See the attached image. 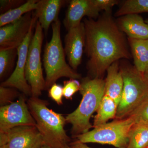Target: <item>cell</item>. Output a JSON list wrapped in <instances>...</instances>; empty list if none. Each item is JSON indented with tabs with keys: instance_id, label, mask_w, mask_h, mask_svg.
Segmentation results:
<instances>
[{
	"instance_id": "1f68e13d",
	"label": "cell",
	"mask_w": 148,
	"mask_h": 148,
	"mask_svg": "<svg viewBox=\"0 0 148 148\" xmlns=\"http://www.w3.org/2000/svg\"><path fill=\"white\" fill-rule=\"evenodd\" d=\"M61 148H72L71 146H69L68 145H67L64 146V147H63Z\"/></svg>"
},
{
	"instance_id": "7c38bea8",
	"label": "cell",
	"mask_w": 148,
	"mask_h": 148,
	"mask_svg": "<svg viewBox=\"0 0 148 148\" xmlns=\"http://www.w3.org/2000/svg\"><path fill=\"white\" fill-rule=\"evenodd\" d=\"M64 42V51L69 65L76 71L81 63L85 47L86 32L83 22L68 31Z\"/></svg>"
},
{
	"instance_id": "4316f807",
	"label": "cell",
	"mask_w": 148,
	"mask_h": 148,
	"mask_svg": "<svg viewBox=\"0 0 148 148\" xmlns=\"http://www.w3.org/2000/svg\"><path fill=\"white\" fill-rule=\"evenodd\" d=\"M92 1L99 12L105 10L106 13H110L112 8L119 3L117 0H92Z\"/></svg>"
},
{
	"instance_id": "cb8c5ba5",
	"label": "cell",
	"mask_w": 148,
	"mask_h": 148,
	"mask_svg": "<svg viewBox=\"0 0 148 148\" xmlns=\"http://www.w3.org/2000/svg\"><path fill=\"white\" fill-rule=\"evenodd\" d=\"M81 83L76 79H70L64 82L63 95L66 99H71L73 95L79 91Z\"/></svg>"
},
{
	"instance_id": "9c48e42d",
	"label": "cell",
	"mask_w": 148,
	"mask_h": 148,
	"mask_svg": "<svg viewBox=\"0 0 148 148\" xmlns=\"http://www.w3.org/2000/svg\"><path fill=\"white\" fill-rule=\"evenodd\" d=\"M44 144L36 126H17L0 133V148H41Z\"/></svg>"
},
{
	"instance_id": "9a60e30c",
	"label": "cell",
	"mask_w": 148,
	"mask_h": 148,
	"mask_svg": "<svg viewBox=\"0 0 148 148\" xmlns=\"http://www.w3.org/2000/svg\"><path fill=\"white\" fill-rule=\"evenodd\" d=\"M120 30L128 38L148 39V25L138 14H128L121 16L117 22Z\"/></svg>"
},
{
	"instance_id": "e0dca14e",
	"label": "cell",
	"mask_w": 148,
	"mask_h": 148,
	"mask_svg": "<svg viewBox=\"0 0 148 148\" xmlns=\"http://www.w3.org/2000/svg\"><path fill=\"white\" fill-rule=\"evenodd\" d=\"M135 67L138 71L144 73L148 67V39L128 38Z\"/></svg>"
},
{
	"instance_id": "52a82bcc",
	"label": "cell",
	"mask_w": 148,
	"mask_h": 148,
	"mask_svg": "<svg viewBox=\"0 0 148 148\" xmlns=\"http://www.w3.org/2000/svg\"><path fill=\"white\" fill-rule=\"evenodd\" d=\"M43 40V29L37 21L35 33L30 45L27 55L25 76L32 90V96L39 98L45 90V80L43 75L41 53Z\"/></svg>"
},
{
	"instance_id": "2e32d148",
	"label": "cell",
	"mask_w": 148,
	"mask_h": 148,
	"mask_svg": "<svg viewBox=\"0 0 148 148\" xmlns=\"http://www.w3.org/2000/svg\"><path fill=\"white\" fill-rule=\"evenodd\" d=\"M107 76L105 80V95L114 100L118 106L123 87V79L118 61L114 62L107 71Z\"/></svg>"
},
{
	"instance_id": "8992f818",
	"label": "cell",
	"mask_w": 148,
	"mask_h": 148,
	"mask_svg": "<svg viewBox=\"0 0 148 148\" xmlns=\"http://www.w3.org/2000/svg\"><path fill=\"white\" fill-rule=\"evenodd\" d=\"M135 122L132 116L117 119L76 136L80 143L109 145L118 148H127L130 134Z\"/></svg>"
},
{
	"instance_id": "3957f363",
	"label": "cell",
	"mask_w": 148,
	"mask_h": 148,
	"mask_svg": "<svg viewBox=\"0 0 148 148\" xmlns=\"http://www.w3.org/2000/svg\"><path fill=\"white\" fill-rule=\"evenodd\" d=\"M27 103L45 144L51 148L68 145L70 138L64 129L66 117L48 108L47 102L39 98L31 97Z\"/></svg>"
},
{
	"instance_id": "7a4b0ae2",
	"label": "cell",
	"mask_w": 148,
	"mask_h": 148,
	"mask_svg": "<svg viewBox=\"0 0 148 148\" xmlns=\"http://www.w3.org/2000/svg\"><path fill=\"white\" fill-rule=\"evenodd\" d=\"M105 80L103 79H83L80 93L82 99L79 106L66 117V123L72 125V134L75 137L86 133L93 127L90 117L97 112L105 95Z\"/></svg>"
},
{
	"instance_id": "d6a6232c",
	"label": "cell",
	"mask_w": 148,
	"mask_h": 148,
	"mask_svg": "<svg viewBox=\"0 0 148 148\" xmlns=\"http://www.w3.org/2000/svg\"><path fill=\"white\" fill-rule=\"evenodd\" d=\"M146 23H147V24L148 25V20H146L145 21Z\"/></svg>"
},
{
	"instance_id": "83f0119b",
	"label": "cell",
	"mask_w": 148,
	"mask_h": 148,
	"mask_svg": "<svg viewBox=\"0 0 148 148\" xmlns=\"http://www.w3.org/2000/svg\"><path fill=\"white\" fill-rule=\"evenodd\" d=\"M0 10L2 14L16 8L26 2L21 0H1L0 1Z\"/></svg>"
},
{
	"instance_id": "ffe728a7",
	"label": "cell",
	"mask_w": 148,
	"mask_h": 148,
	"mask_svg": "<svg viewBox=\"0 0 148 148\" xmlns=\"http://www.w3.org/2000/svg\"><path fill=\"white\" fill-rule=\"evenodd\" d=\"M17 54V48L0 49V78L1 80L12 71Z\"/></svg>"
},
{
	"instance_id": "6da1fadb",
	"label": "cell",
	"mask_w": 148,
	"mask_h": 148,
	"mask_svg": "<svg viewBox=\"0 0 148 148\" xmlns=\"http://www.w3.org/2000/svg\"><path fill=\"white\" fill-rule=\"evenodd\" d=\"M110 14L106 13L97 20L90 18L84 20L85 51L91 78L102 79L112 64L121 58H130L123 33Z\"/></svg>"
},
{
	"instance_id": "277c9868",
	"label": "cell",
	"mask_w": 148,
	"mask_h": 148,
	"mask_svg": "<svg viewBox=\"0 0 148 148\" xmlns=\"http://www.w3.org/2000/svg\"><path fill=\"white\" fill-rule=\"evenodd\" d=\"M52 35L47 42L43 55V66L46 73L45 90L49 89L56 81L63 77L79 79L81 75L72 69L66 60V53L61 37V21L51 24Z\"/></svg>"
},
{
	"instance_id": "7402d4cb",
	"label": "cell",
	"mask_w": 148,
	"mask_h": 148,
	"mask_svg": "<svg viewBox=\"0 0 148 148\" xmlns=\"http://www.w3.org/2000/svg\"><path fill=\"white\" fill-rule=\"evenodd\" d=\"M148 12V0H127L115 13L116 16Z\"/></svg>"
},
{
	"instance_id": "d4e9b609",
	"label": "cell",
	"mask_w": 148,
	"mask_h": 148,
	"mask_svg": "<svg viewBox=\"0 0 148 148\" xmlns=\"http://www.w3.org/2000/svg\"><path fill=\"white\" fill-rule=\"evenodd\" d=\"M16 89L14 88L0 86V103L1 106H6L12 102L18 95Z\"/></svg>"
},
{
	"instance_id": "5bb4252c",
	"label": "cell",
	"mask_w": 148,
	"mask_h": 148,
	"mask_svg": "<svg viewBox=\"0 0 148 148\" xmlns=\"http://www.w3.org/2000/svg\"><path fill=\"white\" fill-rule=\"evenodd\" d=\"M66 2L64 0H38L33 13L46 34L51 24L58 20L60 10Z\"/></svg>"
},
{
	"instance_id": "4dcf8cb0",
	"label": "cell",
	"mask_w": 148,
	"mask_h": 148,
	"mask_svg": "<svg viewBox=\"0 0 148 148\" xmlns=\"http://www.w3.org/2000/svg\"><path fill=\"white\" fill-rule=\"evenodd\" d=\"M41 148H51L50 147H49V146H48L47 145H46V144H44V145H43L42 146V147H41Z\"/></svg>"
},
{
	"instance_id": "ba28073f",
	"label": "cell",
	"mask_w": 148,
	"mask_h": 148,
	"mask_svg": "<svg viewBox=\"0 0 148 148\" xmlns=\"http://www.w3.org/2000/svg\"><path fill=\"white\" fill-rule=\"evenodd\" d=\"M22 125L36 126L26 99L20 95L18 100L0 108V133Z\"/></svg>"
},
{
	"instance_id": "603a6c76",
	"label": "cell",
	"mask_w": 148,
	"mask_h": 148,
	"mask_svg": "<svg viewBox=\"0 0 148 148\" xmlns=\"http://www.w3.org/2000/svg\"><path fill=\"white\" fill-rule=\"evenodd\" d=\"M130 116L134 119L135 125H143L148 128V94Z\"/></svg>"
},
{
	"instance_id": "5b68a950",
	"label": "cell",
	"mask_w": 148,
	"mask_h": 148,
	"mask_svg": "<svg viewBox=\"0 0 148 148\" xmlns=\"http://www.w3.org/2000/svg\"><path fill=\"white\" fill-rule=\"evenodd\" d=\"M120 69L123 77V87L117 109L116 120L129 117L148 94V82L135 66L123 64Z\"/></svg>"
},
{
	"instance_id": "4fadbf2b",
	"label": "cell",
	"mask_w": 148,
	"mask_h": 148,
	"mask_svg": "<svg viewBox=\"0 0 148 148\" xmlns=\"http://www.w3.org/2000/svg\"><path fill=\"white\" fill-rule=\"evenodd\" d=\"M92 0H72L69 2L63 23L67 31L82 23L85 16L95 18L99 14Z\"/></svg>"
},
{
	"instance_id": "d6986e66",
	"label": "cell",
	"mask_w": 148,
	"mask_h": 148,
	"mask_svg": "<svg viewBox=\"0 0 148 148\" xmlns=\"http://www.w3.org/2000/svg\"><path fill=\"white\" fill-rule=\"evenodd\" d=\"M38 0H28L22 5L10 10L0 15V27H2L18 20L26 14L34 11Z\"/></svg>"
},
{
	"instance_id": "836d02e7",
	"label": "cell",
	"mask_w": 148,
	"mask_h": 148,
	"mask_svg": "<svg viewBox=\"0 0 148 148\" xmlns=\"http://www.w3.org/2000/svg\"></svg>"
},
{
	"instance_id": "30bf717a",
	"label": "cell",
	"mask_w": 148,
	"mask_h": 148,
	"mask_svg": "<svg viewBox=\"0 0 148 148\" xmlns=\"http://www.w3.org/2000/svg\"><path fill=\"white\" fill-rule=\"evenodd\" d=\"M37 21H35L24 42L17 48V60L14 71L8 78L1 83V86L14 88L24 95L32 96V90L25 76V68L29 45L33 37V29Z\"/></svg>"
},
{
	"instance_id": "ac0fdd59",
	"label": "cell",
	"mask_w": 148,
	"mask_h": 148,
	"mask_svg": "<svg viewBox=\"0 0 148 148\" xmlns=\"http://www.w3.org/2000/svg\"><path fill=\"white\" fill-rule=\"evenodd\" d=\"M117 106L112 98L104 95L94 117L93 127H98L106 124L109 120L116 116Z\"/></svg>"
},
{
	"instance_id": "f1b7e54d",
	"label": "cell",
	"mask_w": 148,
	"mask_h": 148,
	"mask_svg": "<svg viewBox=\"0 0 148 148\" xmlns=\"http://www.w3.org/2000/svg\"><path fill=\"white\" fill-rule=\"evenodd\" d=\"M70 146L72 148H92L88 147L85 144L80 143L77 141L72 143Z\"/></svg>"
},
{
	"instance_id": "f546056e",
	"label": "cell",
	"mask_w": 148,
	"mask_h": 148,
	"mask_svg": "<svg viewBox=\"0 0 148 148\" xmlns=\"http://www.w3.org/2000/svg\"><path fill=\"white\" fill-rule=\"evenodd\" d=\"M143 75L146 80L148 82V67L147 69H146V71L143 74Z\"/></svg>"
},
{
	"instance_id": "484cf974",
	"label": "cell",
	"mask_w": 148,
	"mask_h": 148,
	"mask_svg": "<svg viewBox=\"0 0 148 148\" xmlns=\"http://www.w3.org/2000/svg\"><path fill=\"white\" fill-rule=\"evenodd\" d=\"M49 96L58 105L63 104V86L56 83L52 85L49 88Z\"/></svg>"
},
{
	"instance_id": "8fae6325",
	"label": "cell",
	"mask_w": 148,
	"mask_h": 148,
	"mask_svg": "<svg viewBox=\"0 0 148 148\" xmlns=\"http://www.w3.org/2000/svg\"><path fill=\"white\" fill-rule=\"evenodd\" d=\"M38 21L33 12L0 28V49L17 48L27 37L31 27Z\"/></svg>"
},
{
	"instance_id": "44dd1931",
	"label": "cell",
	"mask_w": 148,
	"mask_h": 148,
	"mask_svg": "<svg viewBox=\"0 0 148 148\" xmlns=\"http://www.w3.org/2000/svg\"><path fill=\"white\" fill-rule=\"evenodd\" d=\"M148 128L143 125H134L130 134L127 148H148Z\"/></svg>"
}]
</instances>
